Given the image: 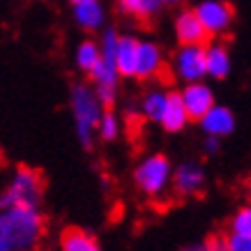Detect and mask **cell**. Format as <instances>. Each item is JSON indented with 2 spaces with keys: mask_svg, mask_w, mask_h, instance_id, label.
<instances>
[{
  "mask_svg": "<svg viewBox=\"0 0 251 251\" xmlns=\"http://www.w3.org/2000/svg\"><path fill=\"white\" fill-rule=\"evenodd\" d=\"M42 230L39 207H7L0 214V251H32Z\"/></svg>",
  "mask_w": 251,
  "mask_h": 251,
  "instance_id": "cell-1",
  "label": "cell"
},
{
  "mask_svg": "<svg viewBox=\"0 0 251 251\" xmlns=\"http://www.w3.org/2000/svg\"><path fill=\"white\" fill-rule=\"evenodd\" d=\"M69 106H72V115H74V127H76L78 141H81L85 150H90L95 131L99 129V122H101V115H104L106 106L97 97L95 88H88L83 83L72 88Z\"/></svg>",
  "mask_w": 251,
  "mask_h": 251,
  "instance_id": "cell-2",
  "label": "cell"
},
{
  "mask_svg": "<svg viewBox=\"0 0 251 251\" xmlns=\"http://www.w3.org/2000/svg\"><path fill=\"white\" fill-rule=\"evenodd\" d=\"M118 44L120 37L115 30H106L104 37L99 42L101 46V60L90 72V78L95 83V92L101 99V104L111 108L115 104V95H118V83H120V69H118Z\"/></svg>",
  "mask_w": 251,
  "mask_h": 251,
  "instance_id": "cell-3",
  "label": "cell"
},
{
  "mask_svg": "<svg viewBox=\"0 0 251 251\" xmlns=\"http://www.w3.org/2000/svg\"><path fill=\"white\" fill-rule=\"evenodd\" d=\"M44 196V180L35 168H16L2 194V210L7 207H39Z\"/></svg>",
  "mask_w": 251,
  "mask_h": 251,
  "instance_id": "cell-4",
  "label": "cell"
},
{
  "mask_svg": "<svg viewBox=\"0 0 251 251\" xmlns=\"http://www.w3.org/2000/svg\"><path fill=\"white\" fill-rule=\"evenodd\" d=\"M171 161L164 157V154H150L145 157L141 164L134 171V182L145 196H161L164 189L171 182Z\"/></svg>",
  "mask_w": 251,
  "mask_h": 251,
  "instance_id": "cell-5",
  "label": "cell"
},
{
  "mask_svg": "<svg viewBox=\"0 0 251 251\" xmlns=\"http://www.w3.org/2000/svg\"><path fill=\"white\" fill-rule=\"evenodd\" d=\"M175 76L187 83H198L207 76L205 46H180L173 58Z\"/></svg>",
  "mask_w": 251,
  "mask_h": 251,
  "instance_id": "cell-6",
  "label": "cell"
},
{
  "mask_svg": "<svg viewBox=\"0 0 251 251\" xmlns=\"http://www.w3.org/2000/svg\"><path fill=\"white\" fill-rule=\"evenodd\" d=\"M194 12L205 25V30L210 32V37L224 35L233 23V7L226 0H201L194 7Z\"/></svg>",
  "mask_w": 251,
  "mask_h": 251,
  "instance_id": "cell-7",
  "label": "cell"
},
{
  "mask_svg": "<svg viewBox=\"0 0 251 251\" xmlns=\"http://www.w3.org/2000/svg\"><path fill=\"white\" fill-rule=\"evenodd\" d=\"M180 95H182L184 108H187V113H189V120L201 122L207 113H210V108L217 106V104H214V92L210 90L203 81H198V83H187Z\"/></svg>",
  "mask_w": 251,
  "mask_h": 251,
  "instance_id": "cell-8",
  "label": "cell"
},
{
  "mask_svg": "<svg viewBox=\"0 0 251 251\" xmlns=\"http://www.w3.org/2000/svg\"><path fill=\"white\" fill-rule=\"evenodd\" d=\"M175 35L180 46H207L205 42L210 39V32L205 30V25L201 23L194 9H184L175 19Z\"/></svg>",
  "mask_w": 251,
  "mask_h": 251,
  "instance_id": "cell-9",
  "label": "cell"
},
{
  "mask_svg": "<svg viewBox=\"0 0 251 251\" xmlns=\"http://www.w3.org/2000/svg\"><path fill=\"white\" fill-rule=\"evenodd\" d=\"M173 184L177 194H182V196H191V194H196L201 191V187L205 184V171L194 164V161H184L180 166L175 168L173 173Z\"/></svg>",
  "mask_w": 251,
  "mask_h": 251,
  "instance_id": "cell-10",
  "label": "cell"
},
{
  "mask_svg": "<svg viewBox=\"0 0 251 251\" xmlns=\"http://www.w3.org/2000/svg\"><path fill=\"white\" fill-rule=\"evenodd\" d=\"M201 129L205 131L207 136H228V134H233V129H235V115H233V111L226 106H212L210 108V113L201 120Z\"/></svg>",
  "mask_w": 251,
  "mask_h": 251,
  "instance_id": "cell-11",
  "label": "cell"
},
{
  "mask_svg": "<svg viewBox=\"0 0 251 251\" xmlns=\"http://www.w3.org/2000/svg\"><path fill=\"white\" fill-rule=\"evenodd\" d=\"M161 51L152 42H141L138 44V60H136V78L148 81L154 78L161 72Z\"/></svg>",
  "mask_w": 251,
  "mask_h": 251,
  "instance_id": "cell-12",
  "label": "cell"
},
{
  "mask_svg": "<svg viewBox=\"0 0 251 251\" xmlns=\"http://www.w3.org/2000/svg\"><path fill=\"white\" fill-rule=\"evenodd\" d=\"M189 122V113L184 108V101H182V95L180 92H168V104H166V111H164V118H161V127L166 131H182Z\"/></svg>",
  "mask_w": 251,
  "mask_h": 251,
  "instance_id": "cell-13",
  "label": "cell"
},
{
  "mask_svg": "<svg viewBox=\"0 0 251 251\" xmlns=\"http://www.w3.org/2000/svg\"><path fill=\"white\" fill-rule=\"evenodd\" d=\"M138 42L131 35H120V44H118V69L125 78L136 76V60H138Z\"/></svg>",
  "mask_w": 251,
  "mask_h": 251,
  "instance_id": "cell-14",
  "label": "cell"
},
{
  "mask_svg": "<svg viewBox=\"0 0 251 251\" xmlns=\"http://www.w3.org/2000/svg\"><path fill=\"white\" fill-rule=\"evenodd\" d=\"M74 19L83 30H99L104 23V7L99 0H81L74 5Z\"/></svg>",
  "mask_w": 251,
  "mask_h": 251,
  "instance_id": "cell-15",
  "label": "cell"
},
{
  "mask_svg": "<svg viewBox=\"0 0 251 251\" xmlns=\"http://www.w3.org/2000/svg\"><path fill=\"white\" fill-rule=\"evenodd\" d=\"M60 251H101V247H99L97 237L90 235L88 230L72 226V228L62 230Z\"/></svg>",
  "mask_w": 251,
  "mask_h": 251,
  "instance_id": "cell-16",
  "label": "cell"
},
{
  "mask_svg": "<svg viewBox=\"0 0 251 251\" xmlns=\"http://www.w3.org/2000/svg\"><path fill=\"white\" fill-rule=\"evenodd\" d=\"M205 58H207V74L212 78H226L230 74V53L224 44H207L205 46Z\"/></svg>",
  "mask_w": 251,
  "mask_h": 251,
  "instance_id": "cell-17",
  "label": "cell"
},
{
  "mask_svg": "<svg viewBox=\"0 0 251 251\" xmlns=\"http://www.w3.org/2000/svg\"><path fill=\"white\" fill-rule=\"evenodd\" d=\"M166 104H168V92H161V90L145 92L143 99H141V115L150 122H161Z\"/></svg>",
  "mask_w": 251,
  "mask_h": 251,
  "instance_id": "cell-18",
  "label": "cell"
},
{
  "mask_svg": "<svg viewBox=\"0 0 251 251\" xmlns=\"http://www.w3.org/2000/svg\"><path fill=\"white\" fill-rule=\"evenodd\" d=\"M99 60H101V46H99L97 42L85 39V42L78 44V49H76V67L81 69V72L90 74L92 69L99 65Z\"/></svg>",
  "mask_w": 251,
  "mask_h": 251,
  "instance_id": "cell-19",
  "label": "cell"
},
{
  "mask_svg": "<svg viewBox=\"0 0 251 251\" xmlns=\"http://www.w3.org/2000/svg\"><path fill=\"white\" fill-rule=\"evenodd\" d=\"M118 7L122 14L136 16V19H150L159 12V0H118Z\"/></svg>",
  "mask_w": 251,
  "mask_h": 251,
  "instance_id": "cell-20",
  "label": "cell"
},
{
  "mask_svg": "<svg viewBox=\"0 0 251 251\" xmlns=\"http://www.w3.org/2000/svg\"><path fill=\"white\" fill-rule=\"evenodd\" d=\"M97 134H99L101 141H115V138H118V134H120V122H118V118H115L113 111H108V108L104 111Z\"/></svg>",
  "mask_w": 251,
  "mask_h": 251,
  "instance_id": "cell-21",
  "label": "cell"
},
{
  "mask_svg": "<svg viewBox=\"0 0 251 251\" xmlns=\"http://www.w3.org/2000/svg\"><path fill=\"white\" fill-rule=\"evenodd\" d=\"M230 233L251 237V205L240 207V210L233 214V219H230Z\"/></svg>",
  "mask_w": 251,
  "mask_h": 251,
  "instance_id": "cell-22",
  "label": "cell"
},
{
  "mask_svg": "<svg viewBox=\"0 0 251 251\" xmlns=\"http://www.w3.org/2000/svg\"><path fill=\"white\" fill-rule=\"evenodd\" d=\"M180 251H228V242L224 235H212L207 237L205 242H198V244H189Z\"/></svg>",
  "mask_w": 251,
  "mask_h": 251,
  "instance_id": "cell-23",
  "label": "cell"
},
{
  "mask_svg": "<svg viewBox=\"0 0 251 251\" xmlns=\"http://www.w3.org/2000/svg\"><path fill=\"white\" fill-rule=\"evenodd\" d=\"M226 242H228V251H251V237L249 235L228 233V235H226Z\"/></svg>",
  "mask_w": 251,
  "mask_h": 251,
  "instance_id": "cell-24",
  "label": "cell"
},
{
  "mask_svg": "<svg viewBox=\"0 0 251 251\" xmlns=\"http://www.w3.org/2000/svg\"><path fill=\"white\" fill-rule=\"evenodd\" d=\"M205 152L207 154H217V152H219V136H207L205 138Z\"/></svg>",
  "mask_w": 251,
  "mask_h": 251,
  "instance_id": "cell-25",
  "label": "cell"
},
{
  "mask_svg": "<svg viewBox=\"0 0 251 251\" xmlns=\"http://www.w3.org/2000/svg\"><path fill=\"white\" fill-rule=\"evenodd\" d=\"M161 5H175V2H180V0H159Z\"/></svg>",
  "mask_w": 251,
  "mask_h": 251,
  "instance_id": "cell-26",
  "label": "cell"
},
{
  "mask_svg": "<svg viewBox=\"0 0 251 251\" xmlns=\"http://www.w3.org/2000/svg\"><path fill=\"white\" fill-rule=\"evenodd\" d=\"M247 189H249V196H251V177H249V182H247Z\"/></svg>",
  "mask_w": 251,
  "mask_h": 251,
  "instance_id": "cell-27",
  "label": "cell"
},
{
  "mask_svg": "<svg viewBox=\"0 0 251 251\" xmlns=\"http://www.w3.org/2000/svg\"><path fill=\"white\" fill-rule=\"evenodd\" d=\"M76 2H81V0H72V5H76Z\"/></svg>",
  "mask_w": 251,
  "mask_h": 251,
  "instance_id": "cell-28",
  "label": "cell"
}]
</instances>
